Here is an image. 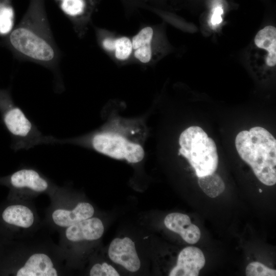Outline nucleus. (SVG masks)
I'll use <instances>...</instances> for the list:
<instances>
[{"instance_id": "obj_1", "label": "nucleus", "mask_w": 276, "mask_h": 276, "mask_svg": "<svg viewBox=\"0 0 276 276\" xmlns=\"http://www.w3.org/2000/svg\"><path fill=\"white\" fill-rule=\"evenodd\" d=\"M43 0H31L22 19L8 34V44L23 61L58 72L61 52L45 13Z\"/></svg>"}, {"instance_id": "obj_2", "label": "nucleus", "mask_w": 276, "mask_h": 276, "mask_svg": "<svg viewBox=\"0 0 276 276\" xmlns=\"http://www.w3.org/2000/svg\"><path fill=\"white\" fill-rule=\"evenodd\" d=\"M235 146L241 159L251 168L257 178L271 186L276 182V140L266 129L254 127L237 134Z\"/></svg>"}, {"instance_id": "obj_3", "label": "nucleus", "mask_w": 276, "mask_h": 276, "mask_svg": "<svg viewBox=\"0 0 276 276\" xmlns=\"http://www.w3.org/2000/svg\"><path fill=\"white\" fill-rule=\"evenodd\" d=\"M179 152L194 169L197 177L214 173L218 155L216 144L200 127L192 126L180 135Z\"/></svg>"}, {"instance_id": "obj_4", "label": "nucleus", "mask_w": 276, "mask_h": 276, "mask_svg": "<svg viewBox=\"0 0 276 276\" xmlns=\"http://www.w3.org/2000/svg\"><path fill=\"white\" fill-rule=\"evenodd\" d=\"M0 113L12 137L14 149L31 147L45 140L6 90L0 89Z\"/></svg>"}, {"instance_id": "obj_5", "label": "nucleus", "mask_w": 276, "mask_h": 276, "mask_svg": "<svg viewBox=\"0 0 276 276\" xmlns=\"http://www.w3.org/2000/svg\"><path fill=\"white\" fill-rule=\"evenodd\" d=\"M91 144L98 152L114 158L126 159L129 163H138L144 156V150L140 145L118 135L97 134L92 139Z\"/></svg>"}, {"instance_id": "obj_6", "label": "nucleus", "mask_w": 276, "mask_h": 276, "mask_svg": "<svg viewBox=\"0 0 276 276\" xmlns=\"http://www.w3.org/2000/svg\"><path fill=\"white\" fill-rule=\"evenodd\" d=\"M108 254L112 261L129 271L135 272L140 268L141 261L134 243L128 237L114 239L110 244Z\"/></svg>"}, {"instance_id": "obj_7", "label": "nucleus", "mask_w": 276, "mask_h": 276, "mask_svg": "<svg viewBox=\"0 0 276 276\" xmlns=\"http://www.w3.org/2000/svg\"><path fill=\"white\" fill-rule=\"evenodd\" d=\"M205 263V258L201 249L194 246L185 247L179 252L177 263L169 275L198 276Z\"/></svg>"}, {"instance_id": "obj_8", "label": "nucleus", "mask_w": 276, "mask_h": 276, "mask_svg": "<svg viewBox=\"0 0 276 276\" xmlns=\"http://www.w3.org/2000/svg\"><path fill=\"white\" fill-rule=\"evenodd\" d=\"M104 231L102 221L91 217L66 227L65 236L67 240L73 242L93 241L100 238Z\"/></svg>"}, {"instance_id": "obj_9", "label": "nucleus", "mask_w": 276, "mask_h": 276, "mask_svg": "<svg viewBox=\"0 0 276 276\" xmlns=\"http://www.w3.org/2000/svg\"><path fill=\"white\" fill-rule=\"evenodd\" d=\"M17 276H56L59 275L51 257L43 252L30 256L16 271Z\"/></svg>"}, {"instance_id": "obj_10", "label": "nucleus", "mask_w": 276, "mask_h": 276, "mask_svg": "<svg viewBox=\"0 0 276 276\" xmlns=\"http://www.w3.org/2000/svg\"><path fill=\"white\" fill-rule=\"evenodd\" d=\"M164 224L169 229L180 235L190 244L196 243L201 236L197 226L191 223L189 216L180 213H172L166 216Z\"/></svg>"}, {"instance_id": "obj_11", "label": "nucleus", "mask_w": 276, "mask_h": 276, "mask_svg": "<svg viewBox=\"0 0 276 276\" xmlns=\"http://www.w3.org/2000/svg\"><path fill=\"white\" fill-rule=\"evenodd\" d=\"M95 212L92 205L88 202L78 203L72 209L58 208L52 214L53 222L56 225L66 228L80 221L91 217Z\"/></svg>"}, {"instance_id": "obj_12", "label": "nucleus", "mask_w": 276, "mask_h": 276, "mask_svg": "<svg viewBox=\"0 0 276 276\" xmlns=\"http://www.w3.org/2000/svg\"><path fill=\"white\" fill-rule=\"evenodd\" d=\"M12 187L18 189H28L36 193L46 191L49 183L38 172L31 169H22L13 173L9 178Z\"/></svg>"}, {"instance_id": "obj_13", "label": "nucleus", "mask_w": 276, "mask_h": 276, "mask_svg": "<svg viewBox=\"0 0 276 276\" xmlns=\"http://www.w3.org/2000/svg\"><path fill=\"white\" fill-rule=\"evenodd\" d=\"M2 216L6 223L25 229L32 226L35 219L33 212L29 207L19 204L7 207Z\"/></svg>"}, {"instance_id": "obj_14", "label": "nucleus", "mask_w": 276, "mask_h": 276, "mask_svg": "<svg viewBox=\"0 0 276 276\" xmlns=\"http://www.w3.org/2000/svg\"><path fill=\"white\" fill-rule=\"evenodd\" d=\"M255 43L267 51L266 62L269 66L276 64V28L268 26L260 30L255 37Z\"/></svg>"}, {"instance_id": "obj_15", "label": "nucleus", "mask_w": 276, "mask_h": 276, "mask_svg": "<svg viewBox=\"0 0 276 276\" xmlns=\"http://www.w3.org/2000/svg\"><path fill=\"white\" fill-rule=\"evenodd\" d=\"M63 13L72 20L85 16L93 6V0H55Z\"/></svg>"}, {"instance_id": "obj_16", "label": "nucleus", "mask_w": 276, "mask_h": 276, "mask_svg": "<svg viewBox=\"0 0 276 276\" xmlns=\"http://www.w3.org/2000/svg\"><path fill=\"white\" fill-rule=\"evenodd\" d=\"M198 182L201 190L211 198L216 197L225 189V185L223 180L215 172L198 177Z\"/></svg>"}, {"instance_id": "obj_17", "label": "nucleus", "mask_w": 276, "mask_h": 276, "mask_svg": "<svg viewBox=\"0 0 276 276\" xmlns=\"http://www.w3.org/2000/svg\"><path fill=\"white\" fill-rule=\"evenodd\" d=\"M14 10L10 5L0 2V35H8L13 29Z\"/></svg>"}, {"instance_id": "obj_18", "label": "nucleus", "mask_w": 276, "mask_h": 276, "mask_svg": "<svg viewBox=\"0 0 276 276\" xmlns=\"http://www.w3.org/2000/svg\"><path fill=\"white\" fill-rule=\"evenodd\" d=\"M114 50L117 58L120 60L126 59L132 52V42L126 37L117 39L114 40Z\"/></svg>"}, {"instance_id": "obj_19", "label": "nucleus", "mask_w": 276, "mask_h": 276, "mask_svg": "<svg viewBox=\"0 0 276 276\" xmlns=\"http://www.w3.org/2000/svg\"><path fill=\"white\" fill-rule=\"evenodd\" d=\"M246 276H275L276 270L259 262L250 263L246 267Z\"/></svg>"}, {"instance_id": "obj_20", "label": "nucleus", "mask_w": 276, "mask_h": 276, "mask_svg": "<svg viewBox=\"0 0 276 276\" xmlns=\"http://www.w3.org/2000/svg\"><path fill=\"white\" fill-rule=\"evenodd\" d=\"M152 36V29L149 27L144 28L133 38L132 48L136 50L140 47L151 44Z\"/></svg>"}, {"instance_id": "obj_21", "label": "nucleus", "mask_w": 276, "mask_h": 276, "mask_svg": "<svg viewBox=\"0 0 276 276\" xmlns=\"http://www.w3.org/2000/svg\"><path fill=\"white\" fill-rule=\"evenodd\" d=\"M89 275L90 276L120 275L114 268L105 262L94 264L90 270Z\"/></svg>"}, {"instance_id": "obj_22", "label": "nucleus", "mask_w": 276, "mask_h": 276, "mask_svg": "<svg viewBox=\"0 0 276 276\" xmlns=\"http://www.w3.org/2000/svg\"><path fill=\"white\" fill-rule=\"evenodd\" d=\"M134 56L143 63L148 62L151 58V44L141 47L135 50Z\"/></svg>"}, {"instance_id": "obj_23", "label": "nucleus", "mask_w": 276, "mask_h": 276, "mask_svg": "<svg viewBox=\"0 0 276 276\" xmlns=\"http://www.w3.org/2000/svg\"><path fill=\"white\" fill-rule=\"evenodd\" d=\"M222 13L223 10L221 7H218L215 9L211 19V22L213 25H216L221 22L222 20L221 15Z\"/></svg>"}, {"instance_id": "obj_24", "label": "nucleus", "mask_w": 276, "mask_h": 276, "mask_svg": "<svg viewBox=\"0 0 276 276\" xmlns=\"http://www.w3.org/2000/svg\"><path fill=\"white\" fill-rule=\"evenodd\" d=\"M114 40L105 39L102 42L104 48L107 50L112 51L114 50Z\"/></svg>"}, {"instance_id": "obj_25", "label": "nucleus", "mask_w": 276, "mask_h": 276, "mask_svg": "<svg viewBox=\"0 0 276 276\" xmlns=\"http://www.w3.org/2000/svg\"><path fill=\"white\" fill-rule=\"evenodd\" d=\"M262 190L261 189H259V192L261 193L262 192Z\"/></svg>"}]
</instances>
